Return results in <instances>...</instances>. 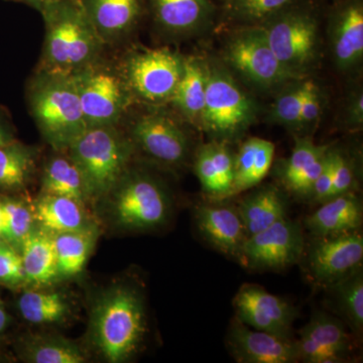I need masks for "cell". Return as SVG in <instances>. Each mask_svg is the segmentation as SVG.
Wrapping results in <instances>:
<instances>
[{
    "instance_id": "cell-1",
    "label": "cell",
    "mask_w": 363,
    "mask_h": 363,
    "mask_svg": "<svg viewBox=\"0 0 363 363\" xmlns=\"http://www.w3.org/2000/svg\"><path fill=\"white\" fill-rule=\"evenodd\" d=\"M40 11L45 26L40 71L70 76L99 61L105 44L80 0H56Z\"/></svg>"
},
{
    "instance_id": "cell-2",
    "label": "cell",
    "mask_w": 363,
    "mask_h": 363,
    "mask_svg": "<svg viewBox=\"0 0 363 363\" xmlns=\"http://www.w3.org/2000/svg\"><path fill=\"white\" fill-rule=\"evenodd\" d=\"M91 331L93 343L107 362H123L133 357L147 332L142 294L133 286L111 289L95 306Z\"/></svg>"
},
{
    "instance_id": "cell-3",
    "label": "cell",
    "mask_w": 363,
    "mask_h": 363,
    "mask_svg": "<svg viewBox=\"0 0 363 363\" xmlns=\"http://www.w3.org/2000/svg\"><path fill=\"white\" fill-rule=\"evenodd\" d=\"M28 99L38 128L55 149H68L88 128L71 76L40 70Z\"/></svg>"
},
{
    "instance_id": "cell-4",
    "label": "cell",
    "mask_w": 363,
    "mask_h": 363,
    "mask_svg": "<svg viewBox=\"0 0 363 363\" xmlns=\"http://www.w3.org/2000/svg\"><path fill=\"white\" fill-rule=\"evenodd\" d=\"M133 147L116 126L88 128L71 143L69 157L80 171L88 197H102L113 190L128 169Z\"/></svg>"
},
{
    "instance_id": "cell-5",
    "label": "cell",
    "mask_w": 363,
    "mask_h": 363,
    "mask_svg": "<svg viewBox=\"0 0 363 363\" xmlns=\"http://www.w3.org/2000/svg\"><path fill=\"white\" fill-rule=\"evenodd\" d=\"M255 116V102L233 76L221 67L206 66V96L200 128L215 140L226 142L247 130Z\"/></svg>"
},
{
    "instance_id": "cell-6",
    "label": "cell",
    "mask_w": 363,
    "mask_h": 363,
    "mask_svg": "<svg viewBox=\"0 0 363 363\" xmlns=\"http://www.w3.org/2000/svg\"><path fill=\"white\" fill-rule=\"evenodd\" d=\"M257 26H262L281 65L296 78L303 79L318 56L319 26L314 14L294 4Z\"/></svg>"
},
{
    "instance_id": "cell-7",
    "label": "cell",
    "mask_w": 363,
    "mask_h": 363,
    "mask_svg": "<svg viewBox=\"0 0 363 363\" xmlns=\"http://www.w3.org/2000/svg\"><path fill=\"white\" fill-rule=\"evenodd\" d=\"M70 76L87 128L116 126L133 98L121 72L99 60Z\"/></svg>"
},
{
    "instance_id": "cell-8",
    "label": "cell",
    "mask_w": 363,
    "mask_h": 363,
    "mask_svg": "<svg viewBox=\"0 0 363 363\" xmlns=\"http://www.w3.org/2000/svg\"><path fill=\"white\" fill-rule=\"evenodd\" d=\"M111 193L114 217L124 228L147 230L162 225L168 219V195L149 174L128 169Z\"/></svg>"
},
{
    "instance_id": "cell-9",
    "label": "cell",
    "mask_w": 363,
    "mask_h": 363,
    "mask_svg": "<svg viewBox=\"0 0 363 363\" xmlns=\"http://www.w3.org/2000/svg\"><path fill=\"white\" fill-rule=\"evenodd\" d=\"M184 66L183 56L162 48L128 55L121 72L133 97L159 104L171 101Z\"/></svg>"
},
{
    "instance_id": "cell-10",
    "label": "cell",
    "mask_w": 363,
    "mask_h": 363,
    "mask_svg": "<svg viewBox=\"0 0 363 363\" xmlns=\"http://www.w3.org/2000/svg\"><path fill=\"white\" fill-rule=\"evenodd\" d=\"M225 59L234 70L257 87L274 88L300 80L281 65L260 26L238 30L227 43Z\"/></svg>"
},
{
    "instance_id": "cell-11",
    "label": "cell",
    "mask_w": 363,
    "mask_h": 363,
    "mask_svg": "<svg viewBox=\"0 0 363 363\" xmlns=\"http://www.w3.org/2000/svg\"><path fill=\"white\" fill-rule=\"evenodd\" d=\"M305 247L302 227L286 217L248 236L238 259L253 271H283L302 259Z\"/></svg>"
},
{
    "instance_id": "cell-12",
    "label": "cell",
    "mask_w": 363,
    "mask_h": 363,
    "mask_svg": "<svg viewBox=\"0 0 363 363\" xmlns=\"http://www.w3.org/2000/svg\"><path fill=\"white\" fill-rule=\"evenodd\" d=\"M313 238L304 253L308 272L316 285L326 289L362 266L363 236L359 230Z\"/></svg>"
},
{
    "instance_id": "cell-13",
    "label": "cell",
    "mask_w": 363,
    "mask_h": 363,
    "mask_svg": "<svg viewBox=\"0 0 363 363\" xmlns=\"http://www.w3.org/2000/svg\"><path fill=\"white\" fill-rule=\"evenodd\" d=\"M236 319L255 330L293 339L298 310L293 304L255 284H245L233 298Z\"/></svg>"
},
{
    "instance_id": "cell-14",
    "label": "cell",
    "mask_w": 363,
    "mask_h": 363,
    "mask_svg": "<svg viewBox=\"0 0 363 363\" xmlns=\"http://www.w3.org/2000/svg\"><path fill=\"white\" fill-rule=\"evenodd\" d=\"M298 362L338 363L350 359L353 343L341 320L316 312L295 339Z\"/></svg>"
},
{
    "instance_id": "cell-15",
    "label": "cell",
    "mask_w": 363,
    "mask_h": 363,
    "mask_svg": "<svg viewBox=\"0 0 363 363\" xmlns=\"http://www.w3.org/2000/svg\"><path fill=\"white\" fill-rule=\"evenodd\" d=\"M131 142L147 156L169 167L181 166L189 154L187 135L166 114L149 113L136 118Z\"/></svg>"
},
{
    "instance_id": "cell-16",
    "label": "cell",
    "mask_w": 363,
    "mask_h": 363,
    "mask_svg": "<svg viewBox=\"0 0 363 363\" xmlns=\"http://www.w3.org/2000/svg\"><path fill=\"white\" fill-rule=\"evenodd\" d=\"M231 357L240 363H294L298 362L295 339L255 330L233 318L226 336Z\"/></svg>"
},
{
    "instance_id": "cell-17",
    "label": "cell",
    "mask_w": 363,
    "mask_h": 363,
    "mask_svg": "<svg viewBox=\"0 0 363 363\" xmlns=\"http://www.w3.org/2000/svg\"><path fill=\"white\" fill-rule=\"evenodd\" d=\"M329 39L339 70L351 71L360 65L363 59L362 0H344L336 7L329 23Z\"/></svg>"
},
{
    "instance_id": "cell-18",
    "label": "cell",
    "mask_w": 363,
    "mask_h": 363,
    "mask_svg": "<svg viewBox=\"0 0 363 363\" xmlns=\"http://www.w3.org/2000/svg\"><path fill=\"white\" fill-rule=\"evenodd\" d=\"M198 230L218 252L238 259L247 240L245 226L238 208L223 203H204L195 208Z\"/></svg>"
},
{
    "instance_id": "cell-19",
    "label": "cell",
    "mask_w": 363,
    "mask_h": 363,
    "mask_svg": "<svg viewBox=\"0 0 363 363\" xmlns=\"http://www.w3.org/2000/svg\"><path fill=\"white\" fill-rule=\"evenodd\" d=\"M328 145H319L309 138L298 136L289 159L281 164L279 180L291 194L302 200L311 199L315 182L323 169Z\"/></svg>"
},
{
    "instance_id": "cell-20",
    "label": "cell",
    "mask_w": 363,
    "mask_h": 363,
    "mask_svg": "<svg viewBox=\"0 0 363 363\" xmlns=\"http://www.w3.org/2000/svg\"><path fill=\"white\" fill-rule=\"evenodd\" d=\"M149 4L157 26L173 37L206 30L214 16L210 0H149Z\"/></svg>"
},
{
    "instance_id": "cell-21",
    "label": "cell",
    "mask_w": 363,
    "mask_h": 363,
    "mask_svg": "<svg viewBox=\"0 0 363 363\" xmlns=\"http://www.w3.org/2000/svg\"><path fill=\"white\" fill-rule=\"evenodd\" d=\"M85 13L105 45L123 39L133 30L145 0H80Z\"/></svg>"
},
{
    "instance_id": "cell-22",
    "label": "cell",
    "mask_w": 363,
    "mask_h": 363,
    "mask_svg": "<svg viewBox=\"0 0 363 363\" xmlns=\"http://www.w3.org/2000/svg\"><path fill=\"white\" fill-rule=\"evenodd\" d=\"M233 152L225 142H213L202 145L195 157L194 169L203 192L216 200L230 198L234 179Z\"/></svg>"
},
{
    "instance_id": "cell-23",
    "label": "cell",
    "mask_w": 363,
    "mask_h": 363,
    "mask_svg": "<svg viewBox=\"0 0 363 363\" xmlns=\"http://www.w3.org/2000/svg\"><path fill=\"white\" fill-rule=\"evenodd\" d=\"M316 211L305 219V226L313 236L359 230L363 221L362 203L352 191L336 196L319 204Z\"/></svg>"
},
{
    "instance_id": "cell-24",
    "label": "cell",
    "mask_w": 363,
    "mask_h": 363,
    "mask_svg": "<svg viewBox=\"0 0 363 363\" xmlns=\"http://www.w3.org/2000/svg\"><path fill=\"white\" fill-rule=\"evenodd\" d=\"M236 208L247 238L288 217L285 193L274 185L264 186L255 191Z\"/></svg>"
},
{
    "instance_id": "cell-25",
    "label": "cell",
    "mask_w": 363,
    "mask_h": 363,
    "mask_svg": "<svg viewBox=\"0 0 363 363\" xmlns=\"http://www.w3.org/2000/svg\"><path fill=\"white\" fill-rule=\"evenodd\" d=\"M274 145L269 140L250 138L241 145L234 160V179L230 197L257 187L271 169Z\"/></svg>"
},
{
    "instance_id": "cell-26",
    "label": "cell",
    "mask_w": 363,
    "mask_h": 363,
    "mask_svg": "<svg viewBox=\"0 0 363 363\" xmlns=\"http://www.w3.org/2000/svg\"><path fill=\"white\" fill-rule=\"evenodd\" d=\"M82 204L63 196L45 194L32 209L33 221L51 234L82 230L92 226Z\"/></svg>"
},
{
    "instance_id": "cell-27",
    "label": "cell",
    "mask_w": 363,
    "mask_h": 363,
    "mask_svg": "<svg viewBox=\"0 0 363 363\" xmlns=\"http://www.w3.org/2000/svg\"><path fill=\"white\" fill-rule=\"evenodd\" d=\"M25 284L50 285L60 276L52 235L33 229L21 247Z\"/></svg>"
},
{
    "instance_id": "cell-28",
    "label": "cell",
    "mask_w": 363,
    "mask_h": 363,
    "mask_svg": "<svg viewBox=\"0 0 363 363\" xmlns=\"http://www.w3.org/2000/svg\"><path fill=\"white\" fill-rule=\"evenodd\" d=\"M206 96V66L200 60L185 58L183 75L171 101L190 123L200 126Z\"/></svg>"
},
{
    "instance_id": "cell-29",
    "label": "cell",
    "mask_w": 363,
    "mask_h": 363,
    "mask_svg": "<svg viewBox=\"0 0 363 363\" xmlns=\"http://www.w3.org/2000/svg\"><path fill=\"white\" fill-rule=\"evenodd\" d=\"M330 302L335 312L357 336L363 330V271L362 266L327 286Z\"/></svg>"
},
{
    "instance_id": "cell-30",
    "label": "cell",
    "mask_w": 363,
    "mask_h": 363,
    "mask_svg": "<svg viewBox=\"0 0 363 363\" xmlns=\"http://www.w3.org/2000/svg\"><path fill=\"white\" fill-rule=\"evenodd\" d=\"M52 235L60 276L72 277L80 274L94 247L96 229L90 226L82 230Z\"/></svg>"
},
{
    "instance_id": "cell-31",
    "label": "cell",
    "mask_w": 363,
    "mask_h": 363,
    "mask_svg": "<svg viewBox=\"0 0 363 363\" xmlns=\"http://www.w3.org/2000/svg\"><path fill=\"white\" fill-rule=\"evenodd\" d=\"M42 182L44 194L63 196L81 203L88 198L80 171L70 157L50 160L45 164Z\"/></svg>"
},
{
    "instance_id": "cell-32",
    "label": "cell",
    "mask_w": 363,
    "mask_h": 363,
    "mask_svg": "<svg viewBox=\"0 0 363 363\" xmlns=\"http://www.w3.org/2000/svg\"><path fill=\"white\" fill-rule=\"evenodd\" d=\"M16 304L21 316L33 324L57 323L69 313L65 298L57 292L26 290Z\"/></svg>"
},
{
    "instance_id": "cell-33",
    "label": "cell",
    "mask_w": 363,
    "mask_h": 363,
    "mask_svg": "<svg viewBox=\"0 0 363 363\" xmlns=\"http://www.w3.org/2000/svg\"><path fill=\"white\" fill-rule=\"evenodd\" d=\"M35 155L32 149L14 142L0 145V189L20 190L32 174Z\"/></svg>"
},
{
    "instance_id": "cell-34",
    "label": "cell",
    "mask_w": 363,
    "mask_h": 363,
    "mask_svg": "<svg viewBox=\"0 0 363 363\" xmlns=\"http://www.w3.org/2000/svg\"><path fill=\"white\" fill-rule=\"evenodd\" d=\"M21 354L28 362L82 363L85 357L75 343L61 337H35L26 340Z\"/></svg>"
},
{
    "instance_id": "cell-35",
    "label": "cell",
    "mask_w": 363,
    "mask_h": 363,
    "mask_svg": "<svg viewBox=\"0 0 363 363\" xmlns=\"http://www.w3.org/2000/svg\"><path fill=\"white\" fill-rule=\"evenodd\" d=\"M0 220L4 242L21 250L33 229L32 209L20 200L0 196Z\"/></svg>"
},
{
    "instance_id": "cell-36",
    "label": "cell",
    "mask_w": 363,
    "mask_h": 363,
    "mask_svg": "<svg viewBox=\"0 0 363 363\" xmlns=\"http://www.w3.org/2000/svg\"><path fill=\"white\" fill-rule=\"evenodd\" d=\"M296 2L297 0H227L226 13L230 20L257 26Z\"/></svg>"
},
{
    "instance_id": "cell-37",
    "label": "cell",
    "mask_w": 363,
    "mask_h": 363,
    "mask_svg": "<svg viewBox=\"0 0 363 363\" xmlns=\"http://www.w3.org/2000/svg\"><path fill=\"white\" fill-rule=\"evenodd\" d=\"M272 105V119L291 130L300 131V113L304 80L292 81Z\"/></svg>"
},
{
    "instance_id": "cell-38",
    "label": "cell",
    "mask_w": 363,
    "mask_h": 363,
    "mask_svg": "<svg viewBox=\"0 0 363 363\" xmlns=\"http://www.w3.org/2000/svg\"><path fill=\"white\" fill-rule=\"evenodd\" d=\"M25 284L21 252L9 243L0 245V285L16 288Z\"/></svg>"
},
{
    "instance_id": "cell-39",
    "label": "cell",
    "mask_w": 363,
    "mask_h": 363,
    "mask_svg": "<svg viewBox=\"0 0 363 363\" xmlns=\"http://www.w3.org/2000/svg\"><path fill=\"white\" fill-rule=\"evenodd\" d=\"M321 94L319 87L311 79L304 80L300 113V133H311L321 116Z\"/></svg>"
},
{
    "instance_id": "cell-40",
    "label": "cell",
    "mask_w": 363,
    "mask_h": 363,
    "mask_svg": "<svg viewBox=\"0 0 363 363\" xmlns=\"http://www.w3.org/2000/svg\"><path fill=\"white\" fill-rule=\"evenodd\" d=\"M332 159H333V177H332L330 198L350 192L354 184V172L350 160L344 156L342 152L335 150H332Z\"/></svg>"
},
{
    "instance_id": "cell-41",
    "label": "cell",
    "mask_w": 363,
    "mask_h": 363,
    "mask_svg": "<svg viewBox=\"0 0 363 363\" xmlns=\"http://www.w3.org/2000/svg\"><path fill=\"white\" fill-rule=\"evenodd\" d=\"M332 177H333V159H332V150L329 149L323 169L313 187L311 199H310L311 201L321 204L330 198Z\"/></svg>"
},
{
    "instance_id": "cell-42",
    "label": "cell",
    "mask_w": 363,
    "mask_h": 363,
    "mask_svg": "<svg viewBox=\"0 0 363 363\" xmlns=\"http://www.w3.org/2000/svg\"><path fill=\"white\" fill-rule=\"evenodd\" d=\"M346 118L351 126L359 128L363 123V94L362 90H357L351 95L346 107Z\"/></svg>"
},
{
    "instance_id": "cell-43",
    "label": "cell",
    "mask_w": 363,
    "mask_h": 363,
    "mask_svg": "<svg viewBox=\"0 0 363 363\" xmlns=\"http://www.w3.org/2000/svg\"><path fill=\"white\" fill-rule=\"evenodd\" d=\"M14 140H16L11 125L2 116H0V145H7Z\"/></svg>"
},
{
    "instance_id": "cell-44",
    "label": "cell",
    "mask_w": 363,
    "mask_h": 363,
    "mask_svg": "<svg viewBox=\"0 0 363 363\" xmlns=\"http://www.w3.org/2000/svg\"><path fill=\"white\" fill-rule=\"evenodd\" d=\"M9 321H11V317L6 311L4 301L0 298V335L6 330Z\"/></svg>"
},
{
    "instance_id": "cell-45",
    "label": "cell",
    "mask_w": 363,
    "mask_h": 363,
    "mask_svg": "<svg viewBox=\"0 0 363 363\" xmlns=\"http://www.w3.org/2000/svg\"><path fill=\"white\" fill-rule=\"evenodd\" d=\"M16 1L23 2V4H30L35 9H40L45 6H48L49 4H52V2L56 1V0H16Z\"/></svg>"
},
{
    "instance_id": "cell-46",
    "label": "cell",
    "mask_w": 363,
    "mask_h": 363,
    "mask_svg": "<svg viewBox=\"0 0 363 363\" xmlns=\"http://www.w3.org/2000/svg\"><path fill=\"white\" fill-rule=\"evenodd\" d=\"M2 243H4V240L1 233V220H0V245H2Z\"/></svg>"
}]
</instances>
